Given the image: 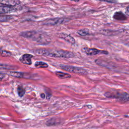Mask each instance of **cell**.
I'll return each mask as SVG.
<instances>
[{
  "mask_svg": "<svg viewBox=\"0 0 129 129\" xmlns=\"http://www.w3.org/2000/svg\"><path fill=\"white\" fill-rule=\"evenodd\" d=\"M17 9L13 7L7 6H0V14L14 12Z\"/></svg>",
  "mask_w": 129,
  "mask_h": 129,
  "instance_id": "9",
  "label": "cell"
},
{
  "mask_svg": "<svg viewBox=\"0 0 129 129\" xmlns=\"http://www.w3.org/2000/svg\"><path fill=\"white\" fill-rule=\"evenodd\" d=\"M4 77V74L0 73V81H1Z\"/></svg>",
  "mask_w": 129,
  "mask_h": 129,
  "instance_id": "23",
  "label": "cell"
},
{
  "mask_svg": "<svg viewBox=\"0 0 129 129\" xmlns=\"http://www.w3.org/2000/svg\"><path fill=\"white\" fill-rule=\"evenodd\" d=\"M35 67L37 68H46L48 67V65L43 62H36L35 63Z\"/></svg>",
  "mask_w": 129,
  "mask_h": 129,
  "instance_id": "13",
  "label": "cell"
},
{
  "mask_svg": "<svg viewBox=\"0 0 129 129\" xmlns=\"http://www.w3.org/2000/svg\"><path fill=\"white\" fill-rule=\"evenodd\" d=\"M58 37H59L63 39L65 41H67L72 44H75V40L72 36L69 35L68 34L64 33H61L58 34Z\"/></svg>",
  "mask_w": 129,
  "mask_h": 129,
  "instance_id": "7",
  "label": "cell"
},
{
  "mask_svg": "<svg viewBox=\"0 0 129 129\" xmlns=\"http://www.w3.org/2000/svg\"><path fill=\"white\" fill-rule=\"evenodd\" d=\"M99 1L107 2H109V3H114V2H115L114 0H99Z\"/></svg>",
  "mask_w": 129,
  "mask_h": 129,
  "instance_id": "21",
  "label": "cell"
},
{
  "mask_svg": "<svg viewBox=\"0 0 129 129\" xmlns=\"http://www.w3.org/2000/svg\"><path fill=\"white\" fill-rule=\"evenodd\" d=\"M126 14L128 16H129V6L128 7L126 8Z\"/></svg>",
  "mask_w": 129,
  "mask_h": 129,
  "instance_id": "22",
  "label": "cell"
},
{
  "mask_svg": "<svg viewBox=\"0 0 129 129\" xmlns=\"http://www.w3.org/2000/svg\"><path fill=\"white\" fill-rule=\"evenodd\" d=\"M77 33L81 36H86L89 34V30L86 28H84L78 31Z\"/></svg>",
  "mask_w": 129,
  "mask_h": 129,
  "instance_id": "15",
  "label": "cell"
},
{
  "mask_svg": "<svg viewBox=\"0 0 129 129\" xmlns=\"http://www.w3.org/2000/svg\"><path fill=\"white\" fill-rule=\"evenodd\" d=\"M104 96L107 98L118 99L122 102L129 101V94L126 92H107L104 94Z\"/></svg>",
  "mask_w": 129,
  "mask_h": 129,
  "instance_id": "2",
  "label": "cell"
},
{
  "mask_svg": "<svg viewBox=\"0 0 129 129\" xmlns=\"http://www.w3.org/2000/svg\"><path fill=\"white\" fill-rule=\"evenodd\" d=\"M64 19L61 18H53L49 19L48 20H45L44 23L45 25H54L57 24H60L61 23H63L64 21Z\"/></svg>",
  "mask_w": 129,
  "mask_h": 129,
  "instance_id": "5",
  "label": "cell"
},
{
  "mask_svg": "<svg viewBox=\"0 0 129 129\" xmlns=\"http://www.w3.org/2000/svg\"><path fill=\"white\" fill-rule=\"evenodd\" d=\"M33 57V56L30 54H25L23 55L20 58V61L22 63L30 65L32 64L31 58Z\"/></svg>",
  "mask_w": 129,
  "mask_h": 129,
  "instance_id": "8",
  "label": "cell"
},
{
  "mask_svg": "<svg viewBox=\"0 0 129 129\" xmlns=\"http://www.w3.org/2000/svg\"><path fill=\"white\" fill-rule=\"evenodd\" d=\"M10 75L17 78H23L24 77V74L21 72H10L9 73Z\"/></svg>",
  "mask_w": 129,
  "mask_h": 129,
  "instance_id": "14",
  "label": "cell"
},
{
  "mask_svg": "<svg viewBox=\"0 0 129 129\" xmlns=\"http://www.w3.org/2000/svg\"><path fill=\"white\" fill-rule=\"evenodd\" d=\"M40 97H41V98H42V99H44V98H45V95L44 94V93H42V94H41Z\"/></svg>",
  "mask_w": 129,
  "mask_h": 129,
  "instance_id": "24",
  "label": "cell"
},
{
  "mask_svg": "<svg viewBox=\"0 0 129 129\" xmlns=\"http://www.w3.org/2000/svg\"><path fill=\"white\" fill-rule=\"evenodd\" d=\"M37 55L44 56L53 58H72L74 57V54L69 51L64 50H49L46 49H39L34 52Z\"/></svg>",
  "mask_w": 129,
  "mask_h": 129,
  "instance_id": "1",
  "label": "cell"
},
{
  "mask_svg": "<svg viewBox=\"0 0 129 129\" xmlns=\"http://www.w3.org/2000/svg\"><path fill=\"white\" fill-rule=\"evenodd\" d=\"M45 92H46V98H47V99H49L52 96L51 90H50L49 89L47 88L46 89H45Z\"/></svg>",
  "mask_w": 129,
  "mask_h": 129,
  "instance_id": "20",
  "label": "cell"
},
{
  "mask_svg": "<svg viewBox=\"0 0 129 129\" xmlns=\"http://www.w3.org/2000/svg\"><path fill=\"white\" fill-rule=\"evenodd\" d=\"M60 67L62 69L70 73L80 74V75H86L87 74V70L80 67L66 65H60Z\"/></svg>",
  "mask_w": 129,
  "mask_h": 129,
  "instance_id": "3",
  "label": "cell"
},
{
  "mask_svg": "<svg viewBox=\"0 0 129 129\" xmlns=\"http://www.w3.org/2000/svg\"><path fill=\"white\" fill-rule=\"evenodd\" d=\"M71 1H74V2H79L80 1V0H71Z\"/></svg>",
  "mask_w": 129,
  "mask_h": 129,
  "instance_id": "25",
  "label": "cell"
},
{
  "mask_svg": "<svg viewBox=\"0 0 129 129\" xmlns=\"http://www.w3.org/2000/svg\"><path fill=\"white\" fill-rule=\"evenodd\" d=\"M19 0H0V4L7 6L14 7L20 4Z\"/></svg>",
  "mask_w": 129,
  "mask_h": 129,
  "instance_id": "6",
  "label": "cell"
},
{
  "mask_svg": "<svg viewBox=\"0 0 129 129\" xmlns=\"http://www.w3.org/2000/svg\"><path fill=\"white\" fill-rule=\"evenodd\" d=\"M12 19V17L10 16H0V22H4L9 21Z\"/></svg>",
  "mask_w": 129,
  "mask_h": 129,
  "instance_id": "19",
  "label": "cell"
},
{
  "mask_svg": "<svg viewBox=\"0 0 129 129\" xmlns=\"http://www.w3.org/2000/svg\"><path fill=\"white\" fill-rule=\"evenodd\" d=\"M82 51L88 56H95L99 53L108 54V52L104 50H101L96 49H90L88 48H84L82 49Z\"/></svg>",
  "mask_w": 129,
  "mask_h": 129,
  "instance_id": "4",
  "label": "cell"
},
{
  "mask_svg": "<svg viewBox=\"0 0 129 129\" xmlns=\"http://www.w3.org/2000/svg\"><path fill=\"white\" fill-rule=\"evenodd\" d=\"M56 75L60 79H68L71 77V76L68 73H66L64 72H62L60 71H57L55 73Z\"/></svg>",
  "mask_w": 129,
  "mask_h": 129,
  "instance_id": "12",
  "label": "cell"
},
{
  "mask_svg": "<svg viewBox=\"0 0 129 129\" xmlns=\"http://www.w3.org/2000/svg\"><path fill=\"white\" fill-rule=\"evenodd\" d=\"M17 92L19 96L22 97L24 95L25 93V89L23 88L22 86H18L17 88Z\"/></svg>",
  "mask_w": 129,
  "mask_h": 129,
  "instance_id": "16",
  "label": "cell"
},
{
  "mask_svg": "<svg viewBox=\"0 0 129 129\" xmlns=\"http://www.w3.org/2000/svg\"><path fill=\"white\" fill-rule=\"evenodd\" d=\"M0 55L3 57H9L11 56V53L6 50H0Z\"/></svg>",
  "mask_w": 129,
  "mask_h": 129,
  "instance_id": "17",
  "label": "cell"
},
{
  "mask_svg": "<svg viewBox=\"0 0 129 129\" xmlns=\"http://www.w3.org/2000/svg\"><path fill=\"white\" fill-rule=\"evenodd\" d=\"M62 123L61 120L58 118H52L47 121L46 125L48 126H56L58 124H60Z\"/></svg>",
  "mask_w": 129,
  "mask_h": 129,
  "instance_id": "10",
  "label": "cell"
},
{
  "mask_svg": "<svg viewBox=\"0 0 129 129\" xmlns=\"http://www.w3.org/2000/svg\"><path fill=\"white\" fill-rule=\"evenodd\" d=\"M0 68L1 69H5L8 70H15L16 69V68H14L13 66L6 65H0Z\"/></svg>",
  "mask_w": 129,
  "mask_h": 129,
  "instance_id": "18",
  "label": "cell"
},
{
  "mask_svg": "<svg viewBox=\"0 0 129 129\" xmlns=\"http://www.w3.org/2000/svg\"><path fill=\"white\" fill-rule=\"evenodd\" d=\"M114 18L116 20H120V21H123L127 19V17L123 13L121 12H117L115 13L114 15Z\"/></svg>",
  "mask_w": 129,
  "mask_h": 129,
  "instance_id": "11",
  "label": "cell"
}]
</instances>
